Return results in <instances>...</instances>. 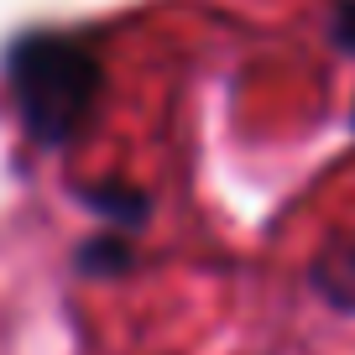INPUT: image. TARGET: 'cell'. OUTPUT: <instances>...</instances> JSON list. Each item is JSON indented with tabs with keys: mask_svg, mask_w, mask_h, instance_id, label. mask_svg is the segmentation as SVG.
I'll list each match as a JSON object with an SVG mask.
<instances>
[{
	"mask_svg": "<svg viewBox=\"0 0 355 355\" xmlns=\"http://www.w3.org/2000/svg\"><path fill=\"white\" fill-rule=\"evenodd\" d=\"M6 73H11L16 115H21L26 136L42 146H63L94 115L105 68L94 47L78 42L68 32H26L6 53Z\"/></svg>",
	"mask_w": 355,
	"mask_h": 355,
	"instance_id": "obj_1",
	"label": "cell"
},
{
	"mask_svg": "<svg viewBox=\"0 0 355 355\" xmlns=\"http://www.w3.org/2000/svg\"><path fill=\"white\" fill-rule=\"evenodd\" d=\"M84 204L100 214L105 225H115V230H141L146 214H152V199H146L141 189H131V183H100V189L84 193Z\"/></svg>",
	"mask_w": 355,
	"mask_h": 355,
	"instance_id": "obj_2",
	"label": "cell"
},
{
	"mask_svg": "<svg viewBox=\"0 0 355 355\" xmlns=\"http://www.w3.org/2000/svg\"><path fill=\"white\" fill-rule=\"evenodd\" d=\"M131 266V245L125 241H110V235H100V241H84L78 245V272H89V277H115V272H125Z\"/></svg>",
	"mask_w": 355,
	"mask_h": 355,
	"instance_id": "obj_3",
	"label": "cell"
},
{
	"mask_svg": "<svg viewBox=\"0 0 355 355\" xmlns=\"http://www.w3.org/2000/svg\"><path fill=\"white\" fill-rule=\"evenodd\" d=\"M334 47H340V53H350L355 58V0H345L340 11H334Z\"/></svg>",
	"mask_w": 355,
	"mask_h": 355,
	"instance_id": "obj_4",
	"label": "cell"
}]
</instances>
